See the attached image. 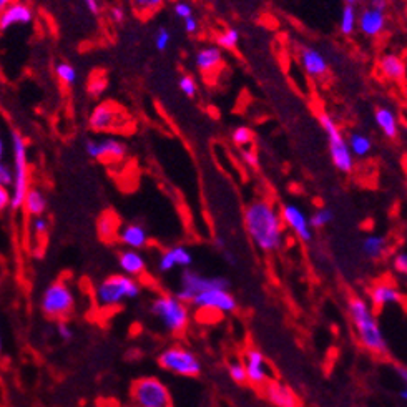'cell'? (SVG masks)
I'll list each match as a JSON object with an SVG mask.
<instances>
[{"label": "cell", "instance_id": "obj_18", "mask_svg": "<svg viewBox=\"0 0 407 407\" xmlns=\"http://www.w3.org/2000/svg\"><path fill=\"white\" fill-rule=\"evenodd\" d=\"M191 264H193V255H191V251L186 246L178 244V246H172L161 253L160 257H158L156 268L160 273L166 274L172 273L174 268L188 269Z\"/></svg>", "mask_w": 407, "mask_h": 407}, {"label": "cell", "instance_id": "obj_14", "mask_svg": "<svg viewBox=\"0 0 407 407\" xmlns=\"http://www.w3.org/2000/svg\"><path fill=\"white\" fill-rule=\"evenodd\" d=\"M280 215L282 223H284V228L288 226L299 241L309 243V241L313 239V228H311L309 224V218H307L305 211L298 205L284 203V205H281L280 208Z\"/></svg>", "mask_w": 407, "mask_h": 407}, {"label": "cell", "instance_id": "obj_57", "mask_svg": "<svg viewBox=\"0 0 407 407\" xmlns=\"http://www.w3.org/2000/svg\"><path fill=\"white\" fill-rule=\"evenodd\" d=\"M404 130H406V133H407V123L404 125Z\"/></svg>", "mask_w": 407, "mask_h": 407}, {"label": "cell", "instance_id": "obj_39", "mask_svg": "<svg viewBox=\"0 0 407 407\" xmlns=\"http://www.w3.org/2000/svg\"><path fill=\"white\" fill-rule=\"evenodd\" d=\"M178 89L186 98H195L198 91V83L193 77L188 73H183L180 78H178Z\"/></svg>", "mask_w": 407, "mask_h": 407}, {"label": "cell", "instance_id": "obj_26", "mask_svg": "<svg viewBox=\"0 0 407 407\" xmlns=\"http://www.w3.org/2000/svg\"><path fill=\"white\" fill-rule=\"evenodd\" d=\"M223 62V52L221 48L216 47V45H208V47L199 48L195 55V65L199 72L208 73L213 72L218 65H221Z\"/></svg>", "mask_w": 407, "mask_h": 407}, {"label": "cell", "instance_id": "obj_30", "mask_svg": "<svg viewBox=\"0 0 407 407\" xmlns=\"http://www.w3.org/2000/svg\"><path fill=\"white\" fill-rule=\"evenodd\" d=\"M357 28V8L354 6H344L339 17V32L351 37Z\"/></svg>", "mask_w": 407, "mask_h": 407}, {"label": "cell", "instance_id": "obj_54", "mask_svg": "<svg viewBox=\"0 0 407 407\" xmlns=\"http://www.w3.org/2000/svg\"><path fill=\"white\" fill-rule=\"evenodd\" d=\"M344 2H346V6H357V3L361 2V0H344Z\"/></svg>", "mask_w": 407, "mask_h": 407}, {"label": "cell", "instance_id": "obj_50", "mask_svg": "<svg viewBox=\"0 0 407 407\" xmlns=\"http://www.w3.org/2000/svg\"><path fill=\"white\" fill-rule=\"evenodd\" d=\"M10 190L6 188V186H0V213H3L7 208H10Z\"/></svg>", "mask_w": 407, "mask_h": 407}, {"label": "cell", "instance_id": "obj_48", "mask_svg": "<svg viewBox=\"0 0 407 407\" xmlns=\"http://www.w3.org/2000/svg\"><path fill=\"white\" fill-rule=\"evenodd\" d=\"M108 17H110V20L116 25L123 24L125 22V8L122 6H114L110 7V10H108Z\"/></svg>", "mask_w": 407, "mask_h": 407}, {"label": "cell", "instance_id": "obj_7", "mask_svg": "<svg viewBox=\"0 0 407 407\" xmlns=\"http://www.w3.org/2000/svg\"><path fill=\"white\" fill-rule=\"evenodd\" d=\"M75 305H77V298L69 282L65 281H55L48 284L40 298L42 313L55 321L69 318L73 313Z\"/></svg>", "mask_w": 407, "mask_h": 407}, {"label": "cell", "instance_id": "obj_41", "mask_svg": "<svg viewBox=\"0 0 407 407\" xmlns=\"http://www.w3.org/2000/svg\"><path fill=\"white\" fill-rule=\"evenodd\" d=\"M48 228H50V221L45 218V216H37V218L32 219L30 230L37 238H44V236L48 233Z\"/></svg>", "mask_w": 407, "mask_h": 407}, {"label": "cell", "instance_id": "obj_10", "mask_svg": "<svg viewBox=\"0 0 407 407\" xmlns=\"http://www.w3.org/2000/svg\"><path fill=\"white\" fill-rule=\"evenodd\" d=\"M191 306L198 311L199 314H210L215 319L223 318L224 314L235 313L238 302L236 298L230 293V289L215 288L206 289L198 293L191 301Z\"/></svg>", "mask_w": 407, "mask_h": 407}, {"label": "cell", "instance_id": "obj_49", "mask_svg": "<svg viewBox=\"0 0 407 407\" xmlns=\"http://www.w3.org/2000/svg\"><path fill=\"white\" fill-rule=\"evenodd\" d=\"M183 28H185V32L188 33V35H195V33H198L199 22H198L197 17L191 15V17H188V19L183 20Z\"/></svg>", "mask_w": 407, "mask_h": 407}, {"label": "cell", "instance_id": "obj_35", "mask_svg": "<svg viewBox=\"0 0 407 407\" xmlns=\"http://www.w3.org/2000/svg\"><path fill=\"white\" fill-rule=\"evenodd\" d=\"M108 89V78L102 73L91 75L89 85H87V91L91 98H100L103 93H105Z\"/></svg>", "mask_w": 407, "mask_h": 407}, {"label": "cell", "instance_id": "obj_36", "mask_svg": "<svg viewBox=\"0 0 407 407\" xmlns=\"http://www.w3.org/2000/svg\"><path fill=\"white\" fill-rule=\"evenodd\" d=\"M332 219H334V213H332L331 208H319V210H316L313 216L309 218V224L311 228H314V230H321V228L327 226Z\"/></svg>", "mask_w": 407, "mask_h": 407}, {"label": "cell", "instance_id": "obj_38", "mask_svg": "<svg viewBox=\"0 0 407 407\" xmlns=\"http://www.w3.org/2000/svg\"><path fill=\"white\" fill-rule=\"evenodd\" d=\"M228 376H230V379L233 382H236V384L239 386L248 382L246 368H244V364L241 363V361H231V363L228 364Z\"/></svg>", "mask_w": 407, "mask_h": 407}, {"label": "cell", "instance_id": "obj_31", "mask_svg": "<svg viewBox=\"0 0 407 407\" xmlns=\"http://www.w3.org/2000/svg\"><path fill=\"white\" fill-rule=\"evenodd\" d=\"M118 219L115 215L103 213L102 218L98 219V233L103 239H111L118 233Z\"/></svg>", "mask_w": 407, "mask_h": 407}, {"label": "cell", "instance_id": "obj_11", "mask_svg": "<svg viewBox=\"0 0 407 407\" xmlns=\"http://www.w3.org/2000/svg\"><path fill=\"white\" fill-rule=\"evenodd\" d=\"M215 288H223L230 289V281L223 276H203L193 269H183L180 276V288L177 289L174 296L180 299L185 305H191L193 298L198 293L206 289H215Z\"/></svg>", "mask_w": 407, "mask_h": 407}, {"label": "cell", "instance_id": "obj_3", "mask_svg": "<svg viewBox=\"0 0 407 407\" xmlns=\"http://www.w3.org/2000/svg\"><path fill=\"white\" fill-rule=\"evenodd\" d=\"M141 293L140 282L127 274H110L95 286V302L100 309H116Z\"/></svg>", "mask_w": 407, "mask_h": 407}, {"label": "cell", "instance_id": "obj_47", "mask_svg": "<svg viewBox=\"0 0 407 407\" xmlns=\"http://www.w3.org/2000/svg\"><path fill=\"white\" fill-rule=\"evenodd\" d=\"M392 266L399 274H404V276H407V253L406 251L397 253L392 260Z\"/></svg>", "mask_w": 407, "mask_h": 407}, {"label": "cell", "instance_id": "obj_55", "mask_svg": "<svg viewBox=\"0 0 407 407\" xmlns=\"http://www.w3.org/2000/svg\"><path fill=\"white\" fill-rule=\"evenodd\" d=\"M365 3H369V6H374L376 2H379V0H364Z\"/></svg>", "mask_w": 407, "mask_h": 407}, {"label": "cell", "instance_id": "obj_2", "mask_svg": "<svg viewBox=\"0 0 407 407\" xmlns=\"http://www.w3.org/2000/svg\"><path fill=\"white\" fill-rule=\"evenodd\" d=\"M347 314L351 318L357 341L361 346L372 352L374 356H386L389 351L388 339L382 332L376 311L361 296H352L347 301Z\"/></svg>", "mask_w": 407, "mask_h": 407}, {"label": "cell", "instance_id": "obj_16", "mask_svg": "<svg viewBox=\"0 0 407 407\" xmlns=\"http://www.w3.org/2000/svg\"><path fill=\"white\" fill-rule=\"evenodd\" d=\"M33 20V10L25 2H12L0 12V32H8L14 27L30 25Z\"/></svg>", "mask_w": 407, "mask_h": 407}, {"label": "cell", "instance_id": "obj_56", "mask_svg": "<svg viewBox=\"0 0 407 407\" xmlns=\"http://www.w3.org/2000/svg\"><path fill=\"white\" fill-rule=\"evenodd\" d=\"M0 352H2V334H0Z\"/></svg>", "mask_w": 407, "mask_h": 407}, {"label": "cell", "instance_id": "obj_34", "mask_svg": "<svg viewBox=\"0 0 407 407\" xmlns=\"http://www.w3.org/2000/svg\"><path fill=\"white\" fill-rule=\"evenodd\" d=\"M55 75L57 78L66 87H73L77 83V70L69 62H60L55 65Z\"/></svg>", "mask_w": 407, "mask_h": 407}, {"label": "cell", "instance_id": "obj_42", "mask_svg": "<svg viewBox=\"0 0 407 407\" xmlns=\"http://www.w3.org/2000/svg\"><path fill=\"white\" fill-rule=\"evenodd\" d=\"M57 336L60 338L64 343H70V341H73L75 338V331L72 327V324H70L66 319H62V321H57Z\"/></svg>", "mask_w": 407, "mask_h": 407}, {"label": "cell", "instance_id": "obj_5", "mask_svg": "<svg viewBox=\"0 0 407 407\" xmlns=\"http://www.w3.org/2000/svg\"><path fill=\"white\" fill-rule=\"evenodd\" d=\"M12 153H14V185H12L10 210L19 211L24 208L25 197L30 188V174H28V156H27V141L22 133L10 132Z\"/></svg>", "mask_w": 407, "mask_h": 407}, {"label": "cell", "instance_id": "obj_8", "mask_svg": "<svg viewBox=\"0 0 407 407\" xmlns=\"http://www.w3.org/2000/svg\"><path fill=\"white\" fill-rule=\"evenodd\" d=\"M158 364L166 372L181 377H198L203 371L201 361L198 359V356L181 344L165 347L158 356Z\"/></svg>", "mask_w": 407, "mask_h": 407}, {"label": "cell", "instance_id": "obj_45", "mask_svg": "<svg viewBox=\"0 0 407 407\" xmlns=\"http://www.w3.org/2000/svg\"><path fill=\"white\" fill-rule=\"evenodd\" d=\"M173 12L178 19L185 20V19H188V17L193 15V7H191V3L186 2V0H178V2L174 3Z\"/></svg>", "mask_w": 407, "mask_h": 407}, {"label": "cell", "instance_id": "obj_22", "mask_svg": "<svg viewBox=\"0 0 407 407\" xmlns=\"http://www.w3.org/2000/svg\"><path fill=\"white\" fill-rule=\"evenodd\" d=\"M116 238L127 249H136V251L147 248L150 241L147 228L140 223L122 224L118 228V233H116Z\"/></svg>", "mask_w": 407, "mask_h": 407}, {"label": "cell", "instance_id": "obj_46", "mask_svg": "<svg viewBox=\"0 0 407 407\" xmlns=\"http://www.w3.org/2000/svg\"><path fill=\"white\" fill-rule=\"evenodd\" d=\"M394 369H396L399 382H401V390H399V396H401L402 401L407 402V368H404V365H396Z\"/></svg>", "mask_w": 407, "mask_h": 407}, {"label": "cell", "instance_id": "obj_15", "mask_svg": "<svg viewBox=\"0 0 407 407\" xmlns=\"http://www.w3.org/2000/svg\"><path fill=\"white\" fill-rule=\"evenodd\" d=\"M388 27V15L386 10L381 8L365 6L363 10L357 12V28L363 35L369 39H377L382 35Z\"/></svg>", "mask_w": 407, "mask_h": 407}, {"label": "cell", "instance_id": "obj_4", "mask_svg": "<svg viewBox=\"0 0 407 407\" xmlns=\"http://www.w3.org/2000/svg\"><path fill=\"white\" fill-rule=\"evenodd\" d=\"M150 311L170 334H183L188 329L191 321L190 307L174 294H158L150 305Z\"/></svg>", "mask_w": 407, "mask_h": 407}, {"label": "cell", "instance_id": "obj_33", "mask_svg": "<svg viewBox=\"0 0 407 407\" xmlns=\"http://www.w3.org/2000/svg\"><path fill=\"white\" fill-rule=\"evenodd\" d=\"M133 10L141 17H148L163 7L165 0H130Z\"/></svg>", "mask_w": 407, "mask_h": 407}, {"label": "cell", "instance_id": "obj_21", "mask_svg": "<svg viewBox=\"0 0 407 407\" xmlns=\"http://www.w3.org/2000/svg\"><path fill=\"white\" fill-rule=\"evenodd\" d=\"M402 301V294L396 286L390 282H377L369 291V305L374 311L384 309L386 306L399 305Z\"/></svg>", "mask_w": 407, "mask_h": 407}, {"label": "cell", "instance_id": "obj_19", "mask_svg": "<svg viewBox=\"0 0 407 407\" xmlns=\"http://www.w3.org/2000/svg\"><path fill=\"white\" fill-rule=\"evenodd\" d=\"M299 62L311 78H323L329 72V64L324 53L314 47H302L299 50Z\"/></svg>", "mask_w": 407, "mask_h": 407}, {"label": "cell", "instance_id": "obj_29", "mask_svg": "<svg viewBox=\"0 0 407 407\" xmlns=\"http://www.w3.org/2000/svg\"><path fill=\"white\" fill-rule=\"evenodd\" d=\"M349 150H351L352 156L356 158H365L372 152V140L368 135L359 132H352L347 140Z\"/></svg>", "mask_w": 407, "mask_h": 407}, {"label": "cell", "instance_id": "obj_52", "mask_svg": "<svg viewBox=\"0 0 407 407\" xmlns=\"http://www.w3.org/2000/svg\"><path fill=\"white\" fill-rule=\"evenodd\" d=\"M3 155H6V143H3V138L0 136V161H2Z\"/></svg>", "mask_w": 407, "mask_h": 407}, {"label": "cell", "instance_id": "obj_25", "mask_svg": "<svg viewBox=\"0 0 407 407\" xmlns=\"http://www.w3.org/2000/svg\"><path fill=\"white\" fill-rule=\"evenodd\" d=\"M374 122H376L377 128L382 132V135L389 140H396L399 136V123L397 115L394 114V110H390L388 107H377L374 111Z\"/></svg>", "mask_w": 407, "mask_h": 407}, {"label": "cell", "instance_id": "obj_43", "mask_svg": "<svg viewBox=\"0 0 407 407\" xmlns=\"http://www.w3.org/2000/svg\"><path fill=\"white\" fill-rule=\"evenodd\" d=\"M14 185V168L6 161H0V186L10 188Z\"/></svg>", "mask_w": 407, "mask_h": 407}, {"label": "cell", "instance_id": "obj_37", "mask_svg": "<svg viewBox=\"0 0 407 407\" xmlns=\"http://www.w3.org/2000/svg\"><path fill=\"white\" fill-rule=\"evenodd\" d=\"M253 138H255V135H253L251 128L248 127H236L235 130L231 132L233 143H235L238 148L249 147V145L253 143Z\"/></svg>", "mask_w": 407, "mask_h": 407}, {"label": "cell", "instance_id": "obj_9", "mask_svg": "<svg viewBox=\"0 0 407 407\" xmlns=\"http://www.w3.org/2000/svg\"><path fill=\"white\" fill-rule=\"evenodd\" d=\"M133 407H173L172 394L163 381L147 376L133 382L130 390Z\"/></svg>", "mask_w": 407, "mask_h": 407}, {"label": "cell", "instance_id": "obj_6", "mask_svg": "<svg viewBox=\"0 0 407 407\" xmlns=\"http://www.w3.org/2000/svg\"><path fill=\"white\" fill-rule=\"evenodd\" d=\"M318 122L327 136L329 156L334 168L344 174L352 173V170H354V156H352L351 150H349L347 140L344 138L339 125L336 123V120L327 111H321L318 115Z\"/></svg>", "mask_w": 407, "mask_h": 407}, {"label": "cell", "instance_id": "obj_53", "mask_svg": "<svg viewBox=\"0 0 407 407\" xmlns=\"http://www.w3.org/2000/svg\"><path fill=\"white\" fill-rule=\"evenodd\" d=\"M12 2H14V0H0V12H2L7 6H10Z\"/></svg>", "mask_w": 407, "mask_h": 407}, {"label": "cell", "instance_id": "obj_1", "mask_svg": "<svg viewBox=\"0 0 407 407\" xmlns=\"http://www.w3.org/2000/svg\"><path fill=\"white\" fill-rule=\"evenodd\" d=\"M244 228L249 239L263 253H276L284 244V223L280 210L266 199H253L244 208Z\"/></svg>", "mask_w": 407, "mask_h": 407}, {"label": "cell", "instance_id": "obj_13", "mask_svg": "<svg viewBox=\"0 0 407 407\" xmlns=\"http://www.w3.org/2000/svg\"><path fill=\"white\" fill-rule=\"evenodd\" d=\"M127 145L118 138H89L85 141V153L97 161H122L127 156Z\"/></svg>", "mask_w": 407, "mask_h": 407}, {"label": "cell", "instance_id": "obj_32", "mask_svg": "<svg viewBox=\"0 0 407 407\" xmlns=\"http://www.w3.org/2000/svg\"><path fill=\"white\" fill-rule=\"evenodd\" d=\"M241 40L238 28H224L221 33L216 35V47L221 50H235Z\"/></svg>", "mask_w": 407, "mask_h": 407}, {"label": "cell", "instance_id": "obj_12", "mask_svg": "<svg viewBox=\"0 0 407 407\" xmlns=\"http://www.w3.org/2000/svg\"><path fill=\"white\" fill-rule=\"evenodd\" d=\"M89 125L93 132H120L130 125V120L120 107L111 102H102L89 116Z\"/></svg>", "mask_w": 407, "mask_h": 407}, {"label": "cell", "instance_id": "obj_44", "mask_svg": "<svg viewBox=\"0 0 407 407\" xmlns=\"http://www.w3.org/2000/svg\"><path fill=\"white\" fill-rule=\"evenodd\" d=\"M241 158H243V161L249 166V168H253V170L260 168V158H257L256 150H253L249 147L241 148Z\"/></svg>", "mask_w": 407, "mask_h": 407}, {"label": "cell", "instance_id": "obj_27", "mask_svg": "<svg viewBox=\"0 0 407 407\" xmlns=\"http://www.w3.org/2000/svg\"><path fill=\"white\" fill-rule=\"evenodd\" d=\"M47 197L40 188H28L24 201V210L28 216L37 218V216H44L47 211Z\"/></svg>", "mask_w": 407, "mask_h": 407}, {"label": "cell", "instance_id": "obj_51", "mask_svg": "<svg viewBox=\"0 0 407 407\" xmlns=\"http://www.w3.org/2000/svg\"><path fill=\"white\" fill-rule=\"evenodd\" d=\"M83 3H85V7L89 8L90 14H93V15H98L100 14V3H98V0H83Z\"/></svg>", "mask_w": 407, "mask_h": 407}, {"label": "cell", "instance_id": "obj_28", "mask_svg": "<svg viewBox=\"0 0 407 407\" xmlns=\"http://www.w3.org/2000/svg\"><path fill=\"white\" fill-rule=\"evenodd\" d=\"M386 249H388V239L382 235H369L365 236L361 243V251L365 257L376 261L384 256Z\"/></svg>", "mask_w": 407, "mask_h": 407}, {"label": "cell", "instance_id": "obj_17", "mask_svg": "<svg viewBox=\"0 0 407 407\" xmlns=\"http://www.w3.org/2000/svg\"><path fill=\"white\" fill-rule=\"evenodd\" d=\"M244 368H246L248 382L257 388H263L266 382L269 381V371L268 364H266L264 354L257 349H248L244 352Z\"/></svg>", "mask_w": 407, "mask_h": 407}, {"label": "cell", "instance_id": "obj_20", "mask_svg": "<svg viewBox=\"0 0 407 407\" xmlns=\"http://www.w3.org/2000/svg\"><path fill=\"white\" fill-rule=\"evenodd\" d=\"M264 396L274 407H301V402L289 386L280 381H268L263 386Z\"/></svg>", "mask_w": 407, "mask_h": 407}, {"label": "cell", "instance_id": "obj_40", "mask_svg": "<svg viewBox=\"0 0 407 407\" xmlns=\"http://www.w3.org/2000/svg\"><path fill=\"white\" fill-rule=\"evenodd\" d=\"M153 42H155V48L158 52H166L170 47V42H172V33H170L166 27H160L155 32V39H153Z\"/></svg>", "mask_w": 407, "mask_h": 407}, {"label": "cell", "instance_id": "obj_24", "mask_svg": "<svg viewBox=\"0 0 407 407\" xmlns=\"http://www.w3.org/2000/svg\"><path fill=\"white\" fill-rule=\"evenodd\" d=\"M118 266L123 274L136 280V278L147 271V260L136 249H123L118 255Z\"/></svg>", "mask_w": 407, "mask_h": 407}, {"label": "cell", "instance_id": "obj_23", "mask_svg": "<svg viewBox=\"0 0 407 407\" xmlns=\"http://www.w3.org/2000/svg\"><path fill=\"white\" fill-rule=\"evenodd\" d=\"M377 70L382 77L390 82L404 80L407 75L406 62L397 53H384L377 62Z\"/></svg>", "mask_w": 407, "mask_h": 407}]
</instances>
